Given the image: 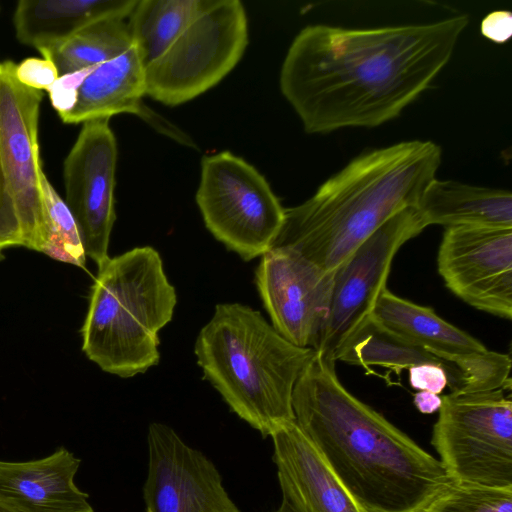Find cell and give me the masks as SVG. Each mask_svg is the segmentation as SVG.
<instances>
[{
    "label": "cell",
    "instance_id": "obj_33",
    "mask_svg": "<svg viewBox=\"0 0 512 512\" xmlns=\"http://www.w3.org/2000/svg\"><path fill=\"white\" fill-rule=\"evenodd\" d=\"M0 512H17L11 507L7 506L3 502L0 501Z\"/></svg>",
    "mask_w": 512,
    "mask_h": 512
},
{
    "label": "cell",
    "instance_id": "obj_30",
    "mask_svg": "<svg viewBox=\"0 0 512 512\" xmlns=\"http://www.w3.org/2000/svg\"><path fill=\"white\" fill-rule=\"evenodd\" d=\"M481 33L495 43H505L512 35V14L508 10H496L487 14L480 26Z\"/></svg>",
    "mask_w": 512,
    "mask_h": 512
},
{
    "label": "cell",
    "instance_id": "obj_25",
    "mask_svg": "<svg viewBox=\"0 0 512 512\" xmlns=\"http://www.w3.org/2000/svg\"><path fill=\"white\" fill-rule=\"evenodd\" d=\"M419 512H512V487L498 488L452 481Z\"/></svg>",
    "mask_w": 512,
    "mask_h": 512
},
{
    "label": "cell",
    "instance_id": "obj_3",
    "mask_svg": "<svg viewBox=\"0 0 512 512\" xmlns=\"http://www.w3.org/2000/svg\"><path fill=\"white\" fill-rule=\"evenodd\" d=\"M441 158L439 145L421 140L365 152L326 180L308 200L285 208L273 241L332 272L391 217L418 206L436 179Z\"/></svg>",
    "mask_w": 512,
    "mask_h": 512
},
{
    "label": "cell",
    "instance_id": "obj_12",
    "mask_svg": "<svg viewBox=\"0 0 512 512\" xmlns=\"http://www.w3.org/2000/svg\"><path fill=\"white\" fill-rule=\"evenodd\" d=\"M255 283L273 327L292 344L315 350L329 312L333 271L273 241L261 256Z\"/></svg>",
    "mask_w": 512,
    "mask_h": 512
},
{
    "label": "cell",
    "instance_id": "obj_2",
    "mask_svg": "<svg viewBox=\"0 0 512 512\" xmlns=\"http://www.w3.org/2000/svg\"><path fill=\"white\" fill-rule=\"evenodd\" d=\"M317 352L292 395L295 423L342 485L373 512H419L452 482L439 459L349 392Z\"/></svg>",
    "mask_w": 512,
    "mask_h": 512
},
{
    "label": "cell",
    "instance_id": "obj_28",
    "mask_svg": "<svg viewBox=\"0 0 512 512\" xmlns=\"http://www.w3.org/2000/svg\"><path fill=\"white\" fill-rule=\"evenodd\" d=\"M95 67L97 66L59 76L47 89L51 103L59 116L68 112L74 106L79 87Z\"/></svg>",
    "mask_w": 512,
    "mask_h": 512
},
{
    "label": "cell",
    "instance_id": "obj_14",
    "mask_svg": "<svg viewBox=\"0 0 512 512\" xmlns=\"http://www.w3.org/2000/svg\"><path fill=\"white\" fill-rule=\"evenodd\" d=\"M437 268L459 299L494 316L512 318V228H445Z\"/></svg>",
    "mask_w": 512,
    "mask_h": 512
},
{
    "label": "cell",
    "instance_id": "obj_10",
    "mask_svg": "<svg viewBox=\"0 0 512 512\" xmlns=\"http://www.w3.org/2000/svg\"><path fill=\"white\" fill-rule=\"evenodd\" d=\"M426 224L417 207L406 208L380 226L334 271L329 312L315 351L333 359L342 341L371 314L393 259ZM336 362V361H335Z\"/></svg>",
    "mask_w": 512,
    "mask_h": 512
},
{
    "label": "cell",
    "instance_id": "obj_32",
    "mask_svg": "<svg viewBox=\"0 0 512 512\" xmlns=\"http://www.w3.org/2000/svg\"><path fill=\"white\" fill-rule=\"evenodd\" d=\"M273 512H294L286 502L282 501L280 506Z\"/></svg>",
    "mask_w": 512,
    "mask_h": 512
},
{
    "label": "cell",
    "instance_id": "obj_6",
    "mask_svg": "<svg viewBox=\"0 0 512 512\" xmlns=\"http://www.w3.org/2000/svg\"><path fill=\"white\" fill-rule=\"evenodd\" d=\"M505 390L442 397L431 444L452 481L512 487V400Z\"/></svg>",
    "mask_w": 512,
    "mask_h": 512
},
{
    "label": "cell",
    "instance_id": "obj_23",
    "mask_svg": "<svg viewBox=\"0 0 512 512\" xmlns=\"http://www.w3.org/2000/svg\"><path fill=\"white\" fill-rule=\"evenodd\" d=\"M133 44L124 19H106L80 30L55 48L41 53L58 75L74 73L109 61Z\"/></svg>",
    "mask_w": 512,
    "mask_h": 512
},
{
    "label": "cell",
    "instance_id": "obj_7",
    "mask_svg": "<svg viewBox=\"0 0 512 512\" xmlns=\"http://www.w3.org/2000/svg\"><path fill=\"white\" fill-rule=\"evenodd\" d=\"M247 44L242 3L207 0L172 45L145 67L146 95L169 106L198 97L233 70Z\"/></svg>",
    "mask_w": 512,
    "mask_h": 512
},
{
    "label": "cell",
    "instance_id": "obj_26",
    "mask_svg": "<svg viewBox=\"0 0 512 512\" xmlns=\"http://www.w3.org/2000/svg\"><path fill=\"white\" fill-rule=\"evenodd\" d=\"M19 246L24 247L21 222L0 162V259L5 249Z\"/></svg>",
    "mask_w": 512,
    "mask_h": 512
},
{
    "label": "cell",
    "instance_id": "obj_15",
    "mask_svg": "<svg viewBox=\"0 0 512 512\" xmlns=\"http://www.w3.org/2000/svg\"><path fill=\"white\" fill-rule=\"evenodd\" d=\"M147 447L145 512H241L215 464L173 428L150 423Z\"/></svg>",
    "mask_w": 512,
    "mask_h": 512
},
{
    "label": "cell",
    "instance_id": "obj_16",
    "mask_svg": "<svg viewBox=\"0 0 512 512\" xmlns=\"http://www.w3.org/2000/svg\"><path fill=\"white\" fill-rule=\"evenodd\" d=\"M270 437L282 501L294 512H373L342 485L295 421Z\"/></svg>",
    "mask_w": 512,
    "mask_h": 512
},
{
    "label": "cell",
    "instance_id": "obj_9",
    "mask_svg": "<svg viewBox=\"0 0 512 512\" xmlns=\"http://www.w3.org/2000/svg\"><path fill=\"white\" fill-rule=\"evenodd\" d=\"M371 314L394 333L438 358L444 364L450 393L511 388L509 355L489 350L432 308L403 299L385 288Z\"/></svg>",
    "mask_w": 512,
    "mask_h": 512
},
{
    "label": "cell",
    "instance_id": "obj_13",
    "mask_svg": "<svg viewBox=\"0 0 512 512\" xmlns=\"http://www.w3.org/2000/svg\"><path fill=\"white\" fill-rule=\"evenodd\" d=\"M117 144L109 119L83 123L64 160L66 205L77 224L85 254L98 268L110 258Z\"/></svg>",
    "mask_w": 512,
    "mask_h": 512
},
{
    "label": "cell",
    "instance_id": "obj_20",
    "mask_svg": "<svg viewBox=\"0 0 512 512\" xmlns=\"http://www.w3.org/2000/svg\"><path fill=\"white\" fill-rule=\"evenodd\" d=\"M426 226L512 228L509 191L434 179L417 206Z\"/></svg>",
    "mask_w": 512,
    "mask_h": 512
},
{
    "label": "cell",
    "instance_id": "obj_17",
    "mask_svg": "<svg viewBox=\"0 0 512 512\" xmlns=\"http://www.w3.org/2000/svg\"><path fill=\"white\" fill-rule=\"evenodd\" d=\"M80 464L64 447L38 460H0V501L17 512H94L74 483Z\"/></svg>",
    "mask_w": 512,
    "mask_h": 512
},
{
    "label": "cell",
    "instance_id": "obj_5",
    "mask_svg": "<svg viewBox=\"0 0 512 512\" xmlns=\"http://www.w3.org/2000/svg\"><path fill=\"white\" fill-rule=\"evenodd\" d=\"M177 296L150 246L109 258L98 268L81 328L82 350L104 372L131 378L160 360L159 332Z\"/></svg>",
    "mask_w": 512,
    "mask_h": 512
},
{
    "label": "cell",
    "instance_id": "obj_22",
    "mask_svg": "<svg viewBox=\"0 0 512 512\" xmlns=\"http://www.w3.org/2000/svg\"><path fill=\"white\" fill-rule=\"evenodd\" d=\"M207 0H137L129 15L132 41L146 67L159 58L202 11Z\"/></svg>",
    "mask_w": 512,
    "mask_h": 512
},
{
    "label": "cell",
    "instance_id": "obj_4",
    "mask_svg": "<svg viewBox=\"0 0 512 512\" xmlns=\"http://www.w3.org/2000/svg\"><path fill=\"white\" fill-rule=\"evenodd\" d=\"M194 353L230 410L266 438L295 421L293 390L316 351L289 342L259 311L222 303L200 330Z\"/></svg>",
    "mask_w": 512,
    "mask_h": 512
},
{
    "label": "cell",
    "instance_id": "obj_1",
    "mask_svg": "<svg viewBox=\"0 0 512 512\" xmlns=\"http://www.w3.org/2000/svg\"><path fill=\"white\" fill-rule=\"evenodd\" d=\"M466 15L426 24L303 28L280 71V89L309 134L374 128L398 117L448 64Z\"/></svg>",
    "mask_w": 512,
    "mask_h": 512
},
{
    "label": "cell",
    "instance_id": "obj_18",
    "mask_svg": "<svg viewBox=\"0 0 512 512\" xmlns=\"http://www.w3.org/2000/svg\"><path fill=\"white\" fill-rule=\"evenodd\" d=\"M137 0H21L13 21L17 39L43 53L106 19L129 17Z\"/></svg>",
    "mask_w": 512,
    "mask_h": 512
},
{
    "label": "cell",
    "instance_id": "obj_21",
    "mask_svg": "<svg viewBox=\"0 0 512 512\" xmlns=\"http://www.w3.org/2000/svg\"><path fill=\"white\" fill-rule=\"evenodd\" d=\"M333 359L365 368L386 367L396 373L426 363L436 364L444 369V364L438 358L394 333L372 314L364 318L342 341Z\"/></svg>",
    "mask_w": 512,
    "mask_h": 512
},
{
    "label": "cell",
    "instance_id": "obj_31",
    "mask_svg": "<svg viewBox=\"0 0 512 512\" xmlns=\"http://www.w3.org/2000/svg\"><path fill=\"white\" fill-rule=\"evenodd\" d=\"M413 403L419 412L432 414L440 409L442 397L429 391H418L414 394Z\"/></svg>",
    "mask_w": 512,
    "mask_h": 512
},
{
    "label": "cell",
    "instance_id": "obj_8",
    "mask_svg": "<svg viewBox=\"0 0 512 512\" xmlns=\"http://www.w3.org/2000/svg\"><path fill=\"white\" fill-rule=\"evenodd\" d=\"M196 203L209 232L245 261L264 254L284 219L264 176L229 151L203 158Z\"/></svg>",
    "mask_w": 512,
    "mask_h": 512
},
{
    "label": "cell",
    "instance_id": "obj_29",
    "mask_svg": "<svg viewBox=\"0 0 512 512\" xmlns=\"http://www.w3.org/2000/svg\"><path fill=\"white\" fill-rule=\"evenodd\" d=\"M409 383L419 391H429L440 394L448 385L445 370L436 364H419L409 369Z\"/></svg>",
    "mask_w": 512,
    "mask_h": 512
},
{
    "label": "cell",
    "instance_id": "obj_24",
    "mask_svg": "<svg viewBox=\"0 0 512 512\" xmlns=\"http://www.w3.org/2000/svg\"><path fill=\"white\" fill-rule=\"evenodd\" d=\"M40 185L46 228L41 253L54 260L85 268L87 256L74 217L44 171Z\"/></svg>",
    "mask_w": 512,
    "mask_h": 512
},
{
    "label": "cell",
    "instance_id": "obj_19",
    "mask_svg": "<svg viewBox=\"0 0 512 512\" xmlns=\"http://www.w3.org/2000/svg\"><path fill=\"white\" fill-rule=\"evenodd\" d=\"M145 66L134 43L117 57L95 67L78 89L74 106L60 115L66 124L130 113L141 116Z\"/></svg>",
    "mask_w": 512,
    "mask_h": 512
},
{
    "label": "cell",
    "instance_id": "obj_11",
    "mask_svg": "<svg viewBox=\"0 0 512 512\" xmlns=\"http://www.w3.org/2000/svg\"><path fill=\"white\" fill-rule=\"evenodd\" d=\"M16 65L0 62V162L17 206L24 247L42 252L46 228L38 125L43 95L18 81Z\"/></svg>",
    "mask_w": 512,
    "mask_h": 512
},
{
    "label": "cell",
    "instance_id": "obj_27",
    "mask_svg": "<svg viewBox=\"0 0 512 512\" xmlns=\"http://www.w3.org/2000/svg\"><path fill=\"white\" fill-rule=\"evenodd\" d=\"M16 77L23 85L36 90H46L58 79L52 61L45 58H28L16 65Z\"/></svg>",
    "mask_w": 512,
    "mask_h": 512
}]
</instances>
